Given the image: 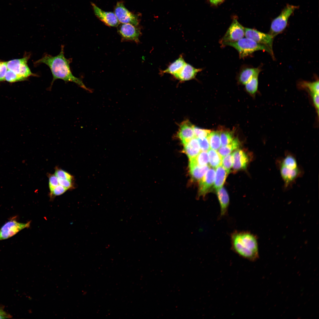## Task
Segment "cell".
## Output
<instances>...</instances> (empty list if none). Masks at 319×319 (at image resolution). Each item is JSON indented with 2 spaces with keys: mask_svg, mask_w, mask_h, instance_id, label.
I'll return each mask as SVG.
<instances>
[{
  "mask_svg": "<svg viewBox=\"0 0 319 319\" xmlns=\"http://www.w3.org/2000/svg\"><path fill=\"white\" fill-rule=\"evenodd\" d=\"M14 217L6 222L0 229V240L10 238L21 230L29 227L30 222L22 223L18 222Z\"/></svg>",
  "mask_w": 319,
  "mask_h": 319,
  "instance_id": "8992f818",
  "label": "cell"
},
{
  "mask_svg": "<svg viewBox=\"0 0 319 319\" xmlns=\"http://www.w3.org/2000/svg\"><path fill=\"white\" fill-rule=\"evenodd\" d=\"M220 138L222 146L227 145L233 139L232 132L227 131L220 132Z\"/></svg>",
  "mask_w": 319,
  "mask_h": 319,
  "instance_id": "83f0119b",
  "label": "cell"
},
{
  "mask_svg": "<svg viewBox=\"0 0 319 319\" xmlns=\"http://www.w3.org/2000/svg\"><path fill=\"white\" fill-rule=\"evenodd\" d=\"M202 70L201 69L195 68L186 63L181 70L173 76L180 81H187L195 78L197 73Z\"/></svg>",
  "mask_w": 319,
  "mask_h": 319,
  "instance_id": "5bb4252c",
  "label": "cell"
},
{
  "mask_svg": "<svg viewBox=\"0 0 319 319\" xmlns=\"http://www.w3.org/2000/svg\"><path fill=\"white\" fill-rule=\"evenodd\" d=\"M222 165L229 174L232 166V154H229L222 157Z\"/></svg>",
  "mask_w": 319,
  "mask_h": 319,
  "instance_id": "f1b7e54d",
  "label": "cell"
},
{
  "mask_svg": "<svg viewBox=\"0 0 319 319\" xmlns=\"http://www.w3.org/2000/svg\"><path fill=\"white\" fill-rule=\"evenodd\" d=\"M193 127L188 121H184L180 125L178 135L183 145L195 137Z\"/></svg>",
  "mask_w": 319,
  "mask_h": 319,
  "instance_id": "9a60e30c",
  "label": "cell"
},
{
  "mask_svg": "<svg viewBox=\"0 0 319 319\" xmlns=\"http://www.w3.org/2000/svg\"><path fill=\"white\" fill-rule=\"evenodd\" d=\"M231 241L232 250L242 258L252 262L259 258L257 238L250 232L234 231Z\"/></svg>",
  "mask_w": 319,
  "mask_h": 319,
  "instance_id": "7a4b0ae2",
  "label": "cell"
},
{
  "mask_svg": "<svg viewBox=\"0 0 319 319\" xmlns=\"http://www.w3.org/2000/svg\"><path fill=\"white\" fill-rule=\"evenodd\" d=\"M216 190V194L219 203L220 217L226 215L230 203L229 196L226 190L223 187Z\"/></svg>",
  "mask_w": 319,
  "mask_h": 319,
  "instance_id": "2e32d148",
  "label": "cell"
},
{
  "mask_svg": "<svg viewBox=\"0 0 319 319\" xmlns=\"http://www.w3.org/2000/svg\"><path fill=\"white\" fill-rule=\"evenodd\" d=\"M318 115L319 114V93H310Z\"/></svg>",
  "mask_w": 319,
  "mask_h": 319,
  "instance_id": "74e56055",
  "label": "cell"
},
{
  "mask_svg": "<svg viewBox=\"0 0 319 319\" xmlns=\"http://www.w3.org/2000/svg\"><path fill=\"white\" fill-rule=\"evenodd\" d=\"M118 27V32L121 37L122 42L132 41L136 43L140 42L141 32L138 26L123 23L119 25Z\"/></svg>",
  "mask_w": 319,
  "mask_h": 319,
  "instance_id": "52a82bcc",
  "label": "cell"
},
{
  "mask_svg": "<svg viewBox=\"0 0 319 319\" xmlns=\"http://www.w3.org/2000/svg\"><path fill=\"white\" fill-rule=\"evenodd\" d=\"M48 178L49 186L51 192L55 187L59 185V183L58 178L54 174L49 175Z\"/></svg>",
  "mask_w": 319,
  "mask_h": 319,
  "instance_id": "e575fe53",
  "label": "cell"
},
{
  "mask_svg": "<svg viewBox=\"0 0 319 319\" xmlns=\"http://www.w3.org/2000/svg\"><path fill=\"white\" fill-rule=\"evenodd\" d=\"M260 70L258 68H253L245 66L240 71L238 75L239 82L243 84H245L255 75H258Z\"/></svg>",
  "mask_w": 319,
  "mask_h": 319,
  "instance_id": "ac0fdd59",
  "label": "cell"
},
{
  "mask_svg": "<svg viewBox=\"0 0 319 319\" xmlns=\"http://www.w3.org/2000/svg\"><path fill=\"white\" fill-rule=\"evenodd\" d=\"M54 175L59 179L72 180L73 177L69 173L59 168H56Z\"/></svg>",
  "mask_w": 319,
  "mask_h": 319,
  "instance_id": "4dcf8cb0",
  "label": "cell"
},
{
  "mask_svg": "<svg viewBox=\"0 0 319 319\" xmlns=\"http://www.w3.org/2000/svg\"><path fill=\"white\" fill-rule=\"evenodd\" d=\"M58 180L59 184L65 188L67 190L71 189L74 187L72 180L58 178Z\"/></svg>",
  "mask_w": 319,
  "mask_h": 319,
  "instance_id": "8d00e7d4",
  "label": "cell"
},
{
  "mask_svg": "<svg viewBox=\"0 0 319 319\" xmlns=\"http://www.w3.org/2000/svg\"><path fill=\"white\" fill-rule=\"evenodd\" d=\"M91 5L96 16L106 25L116 27L120 24L114 12L104 11L93 3H91Z\"/></svg>",
  "mask_w": 319,
  "mask_h": 319,
  "instance_id": "8fae6325",
  "label": "cell"
},
{
  "mask_svg": "<svg viewBox=\"0 0 319 319\" xmlns=\"http://www.w3.org/2000/svg\"><path fill=\"white\" fill-rule=\"evenodd\" d=\"M216 176L214 183V188L216 190L221 188L223 185L227 175L228 174L222 165L216 167Z\"/></svg>",
  "mask_w": 319,
  "mask_h": 319,
  "instance_id": "44dd1931",
  "label": "cell"
},
{
  "mask_svg": "<svg viewBox=\"0 0 319 319\" xmlns=\"http://www.w3.org/2000/svg\"><path fill=\"white\" fill-rule=\"evenodd\" d=\"M223 46H229L233 47L238 52L240 58H244L249 56L255 51L263 50L273 55V51L264 45L258 43L246 37L235 41L220 43Z\"/></svg>",
  "mask_w": 319,
  "mask_h": 319,
  "instance_id": "277c9868",
  "label": "cell"
},
{
  "mask_svg": "<svg viewBox=\"0 0 319 319\" xmlns=\"http://www.w3.org/2000/svg\"><path fill=\"white\" fill-rule=\"evenodd\" d=\"M240 142L238 139L236 138L233 139L229 144L224 146H222L218 150V153L222 157H224L230 154L234 150L237 149L239 147Z\"/></svg>",
  "mask_w": 319,
  "mask_h": 319,
  "instance_id": "7402d4cb",
  "label": "cell"
},
{
  "mask_svg": "<svg viewBox=\"0 0 319 319\" xmlns=\"http://www.w3.org/2000/svg\"><path fill=\"white\" fill-rule=\"evenodd\" d=\"M245 36L244 27L234 19L224 35L220 40V43L237 41Z\"/></svg>",
  "mask_w": 319,
  "mask_h": 319,
  "instance_id": "30bf717a",
  "label": "cell"
},
{
  "mask_svg": "<svg viewBox=\"0 0 319 319\" xmlns=\"http://www.w3.org/2000/svg\"><path fill=\"white\" fill-rule=\"evenodd\" d=\"M193 130L195 137L197 138L207 137L211 132L210 130L201 129L194 126Z\"/></svg>",
  "mask_w": 319,
  "mask_h": 319,
  "instance_id": "d6a6232c",
  "label": "cell"
},
{
  "mask_svg": "<svg viewBox=\"0 0 319 319\" xmlns=\"http://www.w3.org/2000/svg\"><path fill=\"white\" fill-rule=\"evenodd\" d=\"M5 80L10 83L24 81L18 75L9 69H7L6 72L5 77Z\"/></svg>",
  "mask_w": 319,
  "mask_h": 319,
  "instance_id": "f546056e",
  "label": "cell"
},
{
  "mask_svg": "<svg viewBox=\"0 0 319 319\" xmlns=\"http://www.w3.org/2000/svg\"><path fill=\"white\" fill-rule=\"evenodd\" d=\"M6 62H0V82L5 80V76L7 70Z\"/></svg>",
  "mask_w": 319,
  "mask_h": 319,
  "instance_id": "d590c367",
  "label": "cell"
},
{
  "mask_svg": "<svg viewBox=\"0 0 319 319\" xmlns=\"http://www.w3.org/2000/svg\"><path fill=\"white\" fill-rule=\"evenodd\" d=\"M301 85L303 88L307 89L310 93H319L318 80L313 82H304Z\"/></svg>",
  "mask_w": 319,
  "mask_h": 319,
  "instance_id": "4316f807",
  "label": "cell"
},
{
  "mask_svg": "<svg viewBox=\"0 0 319 319\" xmlns=\"http://www.w3.org/2000/svg\"><path fill=\"white\" fill-rule=\"evenodd\" d=\"M189 167L190 173L196 180H200L209 169V165L201 166L190 161Z\"/></svg>",
  "mask_w": 319,
  "mask_h": 319,
  "instance_id": "d6986e66",
  "label": "cell"
},
{
  "mask_svg": "<svg viewBox=\"0 0 319 319\" xmlns=\"http://www.w3.org/2000/svg\"><path fill=\"white\" fill-rule=\"evenodd\" d=\"M114 13L120 23L131 24L136 26L139 24L138 15L126 9L123 1L117 2L114 9Z\"/></svg>",
  "mask_w": 319,
  "mask_h": 319,
  "instance_id": "ba28073f",
  "label": "cell"
},
{
  "mask_svg": "<svg viewBox=\"0 0 319 319\" xmlns=\"http://www.w3.org/2000/svg\"><path fill=\"white\" fill-rule=\"evenodd\" d=\"M210 2L213 4L217 5L224 0H209Z\"/></svg>",
  "mask_w": 319,
  "mask_h": 319,
  "instance_id": "ab89813d",
  "label": "cell"
},
{
  "mask_svg": "<svg viewBox=\"0 0 319 319\" xmlns=\"http://www.w3.org/2000/svg\"><path fill=\"white\" fill-rule=\"evenodd\" d=\"M232 167L237 171L245 169L250 161L248 154L241 149H237L232 153Z\"/></svg>",
  "mask_w": 319,
  "mask_h": 319,
  "instance_id": "4fadbf2b",
  "label": "cell"
},
{
  "mask_svg": "<svg viewBox=\"0 0 319 319\" xmlns=\"http://www.w3.org/2000/svg\"><path fill=\"white\" fill-rule=\"evenodd\" d=\"M183 145L184 151L190 160L195 157L201 151L198 139L196 137Z\"/></svg>",
  "mask_w": 319,
  "mask_h": 319,
  "instance_id": "e0dca14e",
  "label": "cell"
},
{
  "mask_svg": "<svg viewBox=\"0 0 319 319\" xmlns=\"http://www.w3.org/2000/svg\"><path fill=\"white\" fill-rule=\"evenodd\" d=\"M245 36L255 42L266 46L272 51L274 37L254 29L244 28Z\"/></svg>",
  "mask_w": 319,
  "mask_h": 319,
  "instance_id": "9c48e42d",
  "label": "cell"
},
{
  "mask_svg": "<svg viewBox=\"0 0 319 319\" xmlns=\"http://www.w3.org/2000/svg\"><path fill=\"white\" fill-rule=\"evenodd\" d=\"M64 46L62 45L60 53L57 56H53L45 54L42 57L34 63L35 65L43 64L50 68L53 76V79L50 88H51L53 82L57 79H61L65 82L74 83L88 92L92 93L93 89L87 87L80 78L75 77L71 71L70 64L71 59H67L64 55Z\"/></svg>",
  "mask_w": 319,
  "mask_h": 319,
  "instance_id": "6da1fadb",
  "label": "cell"
},
{
  "mask_svg": "<svg viewBox=\"0 0 319 319\" xmlns=\"http://www.w3.org/2000/svg\"><path fill=\"white\" fill-rule=\"evenodd\" d=\"M276 164L285 191L291 189L297 180L304 175L303 169L298 163L295 155L290 151H285L284 156L277 158Z\"/></svg>",
  "mask_w": 319,
  "mask_h": 319,
  "instance_id": "3957f363",
  "label": "cell"
},
{
  "mask_svg": "<svg viewBox=\"0 0 319 319\" xmlns=\"http://www.w3.org/2000/svg\"><path fill=\"white\" fill-rule=\"evenodd\" d=\"M67 190L66 188L59 184L55 187L52 191L50 192V198L53 199L56 196L61 195L64 193Z\"/></svg>",
  "mask_w": 319,
  "mask_h": 319,
  "instance_id": "1f68e13d",
  "label": "cell"
},
{
  "mask_svg": "<svg viewBox=\"0 0 319 319\" xmlns=\"http://www.w3.org/2000/svg\"><path fill=\"white\" fill-rule=\"evenodd\" d=\"M190 161L201 166L207 165L209 162L208 153L206 151H201L195 157Z\"/></svg>",
  "mask_w": 319,
  "mask_h": 319,
  "instance_id": "d4e9b609",
  "label": "cell"
},
{
  "mask_svg": "<svg viewBox=\"0 0 319 319\" xmlns=\"http://www.w3.org/2000/svg\"><path fill=\"white\" fill-rule=\"evenodd\" d=\"M215 176L214 169L209 168L200 180L198 197H204L214 184Z\"/></svg>",
  "mask_w": 319,
  "mask_h": 319,
  "instance_id": "7c38bea8",
  "label": "cell"
},
{
  "mask_svg": "<svg viewBox=\"0 0 319 319\" xmlns=\"http://www.w3.org/2000/svg\"><path fill=\"white\" fill-rule=\"evenodd\" d=\"M297 8V6L287 4L280 14L272 21L269 34L274 37L282 32L287 26L289 17Z\"/></svg>",
  "mask_w": 319,
  "mask_h": 319,
  "instance_id": "5b68a950",
  "label": "cell"
},
{
  "mask_svg": "<svg viewBox=\"0 0 319 319\" xmlns=\"http://www.w3.org/2000/svg\"><path fill=\"white\" fill-rule=\"evenodd\" d=\"M201 151H208L210 146L207 137L197 138Z\"/></svg>",
  "mask_w": 319,
  "mask_h": 319,
  "instance_id": "836d02e7",
  "label": "cell"
},
{
  "mask_svg": "<svg viewBox=\"0 0 319 319\" xmlns=\"http://www.w3.org/2000/svg\"><path fill=\"white\" fill-rule=\"evenodd\" d=\"M208 151L210 165L213 168L222 165V157L218 152L212 149H210Z\"/></svg>",
  "mask_w": 319,
  "mask_h": 319,
  "instance_id": "cb8c5ba5",
  "label": "cell"
},
{
  "mask_svg": "<svg viewBox=\"0 0 319 319\" xmlns=\"http://www.w3.org/2000/svg\"><path fill=\"white\" fill-rule=\"evenodd\" d=\"M186 63L183 56L181 55L178 58L170 64L166 69L161 71V73L169 74L173 76L181 70Z\"/></svg>",
  "mask_w": 319,
  "mask_h": 319,
  "instance_id": "ffe728a7",
  "label": "cell"
},
{
  "mask_svg": "<svg viewBox=\"0 0 319 319\" xmlns=\"http://www.w3.org/2000/svg\"><path fill=\"white\" fill-rule=\"evenodd\" d=\"M258 75H256L253 77L245 84L246 90L251 94H254L257 90L258 85Z\"/></svg>",
  "mask_w": 319,
  "mask_h": 319,
  "instance_id": "484cf974",
  "label": "cell"
},
{
  "mask_svg": "<svg viewBox=\"0 0 319 319\" xmlns=\"http://www.w3.org/2000/svg\"><path fill=\"white\" fill-rule=\"evenodd\" d=\"M220 134V131H214L211 132L207 137L210 147L216 151L221 146Z\"/></svg>",
  "mask_w": 319,
  "mask_h": 319,
  "instance_id": "603a6c76",
  "label": "cell"
},
{
  "mask_svg": "<svg viewBox=\"0 0 319 319\" xmlns=\"http://www.w3.org/2000/svg\"><path fill=\"white\" fill-rule=\"evenodd\" d=\"M9 317V316L5 312L0 309V319L7 318Z\"/></svg>",
  "mask_w": 319,
  "mask_h": 319,
  "instance_id": "f35d334b",
  "label": "cell"
}]
</instances>
